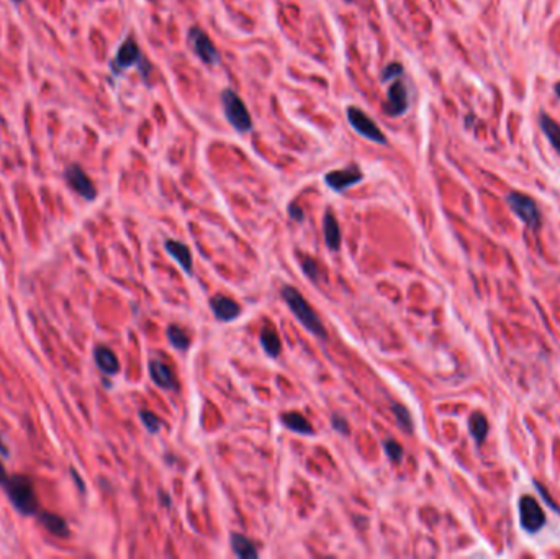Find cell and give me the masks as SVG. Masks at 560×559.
Returning <instances> with one entry per match:
<instances>
[{"instance_id":"2","label":"cell","mask_w":560,"mask_h":559,"mask_svg":"<svg viewBox=\"0 0 560 559\" xmlns=\"http://www.w3.org/2000/svg\"><path fill=\"white\" fill-rule=\"evenodd\" d=\"M282 297L286 300V304L288 305V309L292 310V313L299 318L301 325H304L310 333H313L318 338H326V330H324L321 320L315 310L311 309V305L304 299V295L300 294L299 291L293 289V287H283L282 289Z\"/></svg>"},{"instance_id":"4","label":"cell","mask_w":560,"mask_h":559,"mask_svg":"<svg viewBox=\"0 0 560 559\" xmlns=\"http://www.w3.org/2000/svg\"><path fill=\"white\" fill-rule=\"evenodd\" d=\"M346 117H348L351 127H353L359 135L364 136V138L377 145H386V136L382 133L379 125H377L364 110L351 105V107H348V110H346Z\"/></svg>"},{"instance_id":"1","label":"cell","mask_w":560,"mask_h":559,"mask_svg":"<svg viewBox=\"0 0 560 559\" xmlns=\"http://www.w3.org/2000/svg\"><path fill=\"white\" fill-rule=\"evenodd\" d=\"M15 510L21 515L31 517L39 512V500L35 491V484L30 477L24 474H8L6 481L0 484Z\"/></svg>"},{"instance_id":"19","label":"cell","mask_w":560,"mask_h":559,"mask_svg":"<svg viewBox=\"0 0 560 559\" xmlns=\"http://www.w3.org/2000/svg\"><path fill=\"white\" fill-rule=\"evenodd\" d=\"M261 345L264 348V351L268 353V356L270 358H277L280 354V349H282V343H280V338L275 331V328L268 323L261 331Z\"/></svg>"},{"instance_id":"11","label":"cell","mask_w":560,"mask_h":559,"mask_svg":"<svg viewBox=\"0 0 560 559\" xmlns=\"http://www.w3.org/2000/svg\"><path fill=\"white\" fill-rule=\"evenodd\" d=\"M364 179V172L359 169L357 166H349L344 169H335L330 171L324 176V183L328 187L335 192H342V190L353 187V185L359 184Z\"/></svg>"},{"instance_id":"8","label":"cell","mask_w":560,"mask_h":559,"mask_svg":"<svg viewBox=\"0 0 560 559\" xmlns=\"http://www.w3.org/2000/svg\"><path fill=\"white\" fill-rule=\"evenodd\" d=\"M64 179L66 183L69 184V187L74 190L75 194H79L84 201H95L97 197V189L93 185L92 179L86 174V171L82 169L79 164H71L68 169L64 171Z\"/></svg>"},{"instance_id":"3","label":"cell","mask_w":560,"mask_h":559,"mask_svg":"<svg viewBox=\"0 0 560 559\" xmlns=\"http://www.w3.org/2000/svg\"><path fill=\"white\" fill-rule=\"evenodd\" d=\"M221 104H223L225 117L234 130L238 133H248L252 130L251 113H249L244 100L233 89H225L221 92Z\"/></svg>"},{"instance_id":"36","label":"cell","mask_w":560,"mask_h":559,"mask_svg":"<svg viewBox=\"0 0 560 559\" xmlns=\"http://www.w3.org/2000/svg\"><path fill=\"white\" fill-rule=\"evenodd\" d=\"M344 2H349V3H351V2H354V0H344Z\"/></svg>"},{"instance_id":"6","label":"cell","mask_w":560,"mask_h":559,"mask_svg":"<svg viewBox=\"0 0 560 559\" xmlns=\"http://www.w3.org/2000/svg\"><path fill=\"white\" fill-rule=\"evenodd\" d=\"M506 202L511 210L516 214L519 219H521L524 223H526L529 228L537 230L541 225V214L539 208H537L536 202L532 201L529 195L519 194V192H511L506 195Z\"/></svg>"},{"instance_id":"10","label":"cell","mask_w":560,"mask_h":559,"mask_svg":"<svg viewBox=\"0 0 560 559\" xmlns=\"http://www.w3.org/2000/svg\"><path fill=\"white\" fill-rule=\"evenodd\" d=\"M141 59H143V57H141L140 46H138L135 38L128 37L122 44H120L117 56H115V59L112 61V64H110V68H112L113 74L120 75L124 69L131 68V66H135V64L136 66L140 64Z\"/></svg>"},{"instance_id":"16","label":"cell","mask_w":560,"mask_h":559,"mask_svg":"<svg viewBox=\"0 0 560 559\" xmlns=\"http://www.w3.org/2000/svg\"><path fill=\"white\" fill-rule=\"evenodd\" d=\"M93 359H95L97 367H99L102 372H105V374L113 376L120 371L117 354H115L110 348H106V346H97L95 351H93Z\"/></svg>"},{"instance_id":"25","label":"cell","mask_w":560,"mask_h":559,"mask_svg":"<svg viewBox=\"0 0 560 559\" xmlns=\"http://www.w3.org/2000/svg\"><path fill=\"white\" fill-rule=\"evenodd\" d=\"M140 419H141V421H143V425L149 433H158L159 430H161V420H159V416L154 415L153 412L141 410Z\"/></svg>"},{"instance_id":"32","label":"cell","mask_w":560,"mask_h":559,"mask_svg":"<svg viewBox=\"0 0 560 559\" xmlns=\"http://www.w3.org/2000/svg\"><path fill=\"white\" fill-rule=\"evenodd\" d=\"M0 456H3V458H8V456H10V450H8V446L3 443L2 434H0Z\"/></svg>"},{"instance_id":"23","label":"cell","mask_w":560,"mask_h":559,"mask_svg":"<svg viewBox=\"0 0 560 559\" xmlns=\"http://www.w3.org/2000/svg\"><path fill=\"white\" fill-rule=\"evenodd\" d=\"M167 340L171 341V345L174 346L176 349H180V351H185L190 346V338L189 335H187V331L182 330V328L177 325L167 327Z\"/></svg>"},{"instance_id":"7","label":"cell","mask_w":560,"mask_h":559,"mask_svg":"<svg viewBox=\"0 0 560 559\" xmlns=\"http://www.w3.org/2000/svg\"><path fill=\"white\" fill-rule=\"evenodd\" d=\"M189 43L190 46H192L195 55H197L205 64L213 66L220 63V53H218L215 44L212 43L210 37H208L202 28H198V26L190 28Z\"/></svg>"},{"instance_id":"31","label":"cell","mask_w":560,"mask_h":559,"mask_svg":"<svg viewBox=\"0 0 560 559\" xmlns=\"http://www.w3.org/2000/svg\"><path fill=\"white\" fill-rule=\"evenodd\" d=\"M71 474H73V476H74V481H75V484L79 486V491H81V492H86V484H84V482H82V477L79 476V474L75 473L74 469H71Z\"/></svg>"},{"instance_id":"15","label":"cell","mask_w":560,"mask_h":559,"mask_svg":"<svg viewBox=\"0 0 560 559\" xmlns=\"http://www.w3.org/2000/svg\"><path fill=\"white\" fill-rule=\"evenodd\" d=\"M166 251L182 266V269H184L187 274H192L194 261H192V253H190L189 246L184 245L182 241H177V239H167Z\"/></svg>"},{"instance_id":"26","label":"cell","mask_w":560,"mask_h":559,"mask_svg":"<svg viewBox=\"0 0 560 559\" xmlns=\"http://www.w3.org/2000/svg\"><path fill=\"white\" fill-rule=\"evenodd\" d=\"M300 266L304 269V273L306 274V277H310L311 281H317L319 276V266L315 259H311L310 256L300 255Z\"/></svg>"},{"instance_id":"5","label":"cell","mask_w":560,"mask_h":559,"mask_svg":"<svg viewBox=\"0 0 560 559\" xmlns=\"http://www.w3.org/2000/svg\"><path fill=\"white\" fill-rule=\"evenodd\" d=\"M519 520L528 533H537L545 525V513L539 502L531 495H523L519 499Z\"/></svg>"},{"instance_id":"9","label":"cell","mask_w":560,"mask_h":559,"mask_svg":"<svg viewBox=\"0 0 560 559\" xmlns=\"http://www.w3.org/2000/svg\"><path fill=\"white\" fill-rule=\"evenodd\" d=\"M408 107H410V95H408L407 84L402 79H395V82L389 87L384 112L389 117H402L408 112Z\"/></svg>"},{"instance_id":"13","label":"cell","mask_w":560,"mask_h":559,"mask_svg":"<svg viewBox=\"0 0 560 559\" xmlns=\"http://www.w3.org/2000/svg\"><path fill=\"white\" fill-rule=\"evenodd\" d=\"M37 518L39 525L53 536H57V538H69L71 536V528L68 525V522H66V518L57 515V513L41 512V510H39L37 513Z\"/></svg>"},{"instance_id":"14","label":"cell","mask_w":560,"mask_h":559,"mask_svg":"<svg viewBox=\"0 0 560 559\" xmlns=\"http://www.w3.org/2000/svg\"><path fill=\"white\" fill-rule=\"evenodd\" d=\"M149 374H151V379H153V383L156 385H159V387L162 389H167V390H174L177 387V381L174 374H172L171 367L167 365H164L162 361H159V359H153V361L149 363Z\"/></svg>"},{"instance_id":"21","label":"cell","mask_w":560,"mask_h":559,"mask_svg":"<svg viewBox=\"0 0 560 559\" xmlns=\"http://www.w3.org/2000/svg\"><path fill=\"white\" fill-rule=\"evenodd\" d=\"M539 125L544 131V135L548 136V140L550 141V145L554 146V149L560 154V125L552 117L549 115L541 113L539 117Z\"/></svg>"},{"instance_id":"20","label":"cell","mask_w":560,"mask_h":559,"mask_svg":"<svg viewBox=\"0 0 560 559\" xmlns=\"http://www.w3.org/2000/svg\"><path fill=\"white\" fill-rule=\"evenodd\" d=\"M231 548H233V551L238 558L256 559L257 556H259V553H257L254 543H252L251 540L246 538V536L241 535V533H233V535H231Z\"/></svg>"},{"instance_id":"17","label":"cell","mask_w":560,"mask_h":559,"mask_svg":"<svg viewBox=\"0 0 560 559\" xmlns=\"http://www.w3.org/2000/svg\"><path fill=\"white\" fill-rule=\"evenodd\" d=\"M323 230H324V239H326V245L330 250L337 251L341 246V230L339 223H337L336 217L333 212L328 210L324 214L323 219Z\"/></svg>"},{"instance_id":"18","label":"cell","mask_w":560,"mask_h":559,"mask_svg":"<svg viewBox=\"0 0 560 559\" xmlns=\"http://www.w3.org/2000/svg\"><path fill=\"white\" fill-rule=\"evenodd\" d=\"M280 421L288 430L299 434H315V430L311 427L310 421L304 415L299 414V412H286L283 415H280Z\"/></svg>"},{"instance_id":"28","label":"cell","mask_w":560,"mask_h":559,"mask_svg":"<svg viewBox=\"0 0 560 559\" xmlns=\"http://www.w3.org/2000/svg\"><path fill=\"white\" fill-rule=\"evenodd\" d=\"M384 450H385V455L389 456L390 461H393V463H400L403 458V448L402 445H398L395 440H389L384 443Z\"/></svg>"},{"instance_id":"30","label":"cell","mask_w":560,"mask_h":559,"mask_svg":"<svg viewBox=\"0 0 560 559\" xmlns=\"http://www.w3.org/2000/svg\"><path fill=\"white\" fill-rule=\"evenodd\" d=\"M288 215H290L292 220L299 221V223H301V221H304V219H305L304 210H301V208L297 205V203H290V205H288Z\"/></svg>"},{"instance_id":"22","label":"cell","mask_w":560,"mask_h":559,"mask_svg":"<svg viewBox=\"0 0 560 559\" xmlns=\"http://www.w3.org/2000/svg\"><path fill=\"white\" fill-rule=\"evenodd\" d=\"M469 430L470 434L474 437V440L477 443H482L485 440L488 433V421L485 419V415H482L480 412H475L469 420Z\"/></svg>"},{"instance_id":"33","label":"cell","mask_w":560,"mask_h":559,"mask_svg":"<svg viewBox=\"0 0 560 559\" xmlns=\"http://www.w3.org/2000/svg\"><path fill=\"white\" fill-rule=\"evenodd\" d=\"M7 476H8V473H7L6 466H3L2 461H0V484H2V482L6 481V477H7Z\"/></svg>"},{"instance_id":"35","label":"cell","mask_w":560,"mask_h":559,"mask_svg":"<svg viewBox=\"0 0 560 559\" xmlns=\"http://www.w3.org/2000/svg\"><path fill=\"white\" fill-rule=\"evenodd\" d=\"M13 2H15V3H20V2H21V0H13Z\"/></svg>"},{"instance_id":"27","label":"cell","mask_w":560,"mask_h":559,"mask_svg":"<svg viewBox=\"0 0 560 559\" xmlns=\"http://www.w3.org/2000/svg\"><path fill=\"white\" fill-rule=\"evenodd\" d=\"M402 74H403V66L402 64H400V63H390V64L385 66L384 71H382L380 81L382 82L395 81V79H398Z\"/></svg>"},{"instance_id":"29","label":"cell","mask_w":560,"mask_h":559,"mask_svg":"<svg viewBox=\"0 0 560 559\" xmlns=\"http://www.w3.org/2000/svg\"><path fill=\"white\" fill-rule=\"evenodd\" d=\"M331 425H333V428L337 430V432L342 433V434H348V433H349V430H348V421L342 419V416H337V415L333 416Z\"/></svg>"},{"instance_id":"34","label":"cell","mask_w":560,"mask_h":559,"mask_svg":"<svg viewBox=\"0 0 560 559\" xmlns=\"http://www.w3.org/2000/svg\"><path fill=\"white\" fill-rule=\"evenodd\" d=\"M554 89H555V94H557V97H559V99H560V82H559V84H555V87H554Z\"/></svg>"},{"instance_id":"12","label":"cell","mask_w":560,"mask_h":559,"mask_svg":"<svg viewBox=\"0 0 560 559\" xmlns=\"http://www.w3.org/2000/svg\"><path fill=\"white\" fill-rule=\"evenodd\" d=\"M210 307L220 322H233L241 315V307H239L238 302L226 295L212 297Z\"/></svg>"},{"instance_id":"24","label":"cell","mask_w":560,"mask_h":559,"mask_svg":"<svg viewBox=\"0 0 560 559\" xmlns=\"http://www.w3.org/2000/svg\"><path fill=\"white\" fill-rule=\"evenodd\" d=\"M392 410H393L395 419H397L398 425L402 427V430H404L407 433L413 432V420H411L410 410H408L404 405H402V403H393Z\"/></svg>"}]
</instances>
